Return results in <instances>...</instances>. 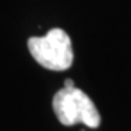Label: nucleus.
I'll return each mask as SVG.
<instances>
[{
	"label": "nucleus",
	"mask_w": 131,
	"mask_h": 131,
	"mask_svg": "<svg viewBox=\"0 0 131 131\" xmlns=\"http://www.w3.org/2000/svg\"><path fill=\"white\" fill-rule=\"evenodd\" d=\"M52 109L57 119L66 127L83 124L89 128L101 125V114L93 101L77 88H63L54 95Z\"/></svg>",
	"instance_id": "obj_2"
},
{
	"label": "nucleus",
	"mask_w": 131,
	"mask_h": 131,
	"mask_svg": "<svg viewBox=\"0 0 131 131\" xmlns=\"http://www.w3.org/2000/svg\"><path fill=\"white\" fill-rule=\"evenodd\" d=\"M64 88H76V86H74V82H73L71 79H67V80L64 82Z\"/></svg>",
	"instance_id": "obj_3"
},
{
	"label": "nucleus",
	"mask_w": 131,
	"mask_h": 131,
	"mask_svg": "<svg viewBox=\"0 0 131 131\" xmlns=\"http://www.w3.org/2000/svg\"><path fill=\"white\" fill-rule=\"evenodd\" d=\"M28 50L38 64L52 71L70 69L74 60L70 37L60 28L48 31L44 37H31Z\"/></svg>",
	"instance_id": "obj_1"
}]
</instances>
